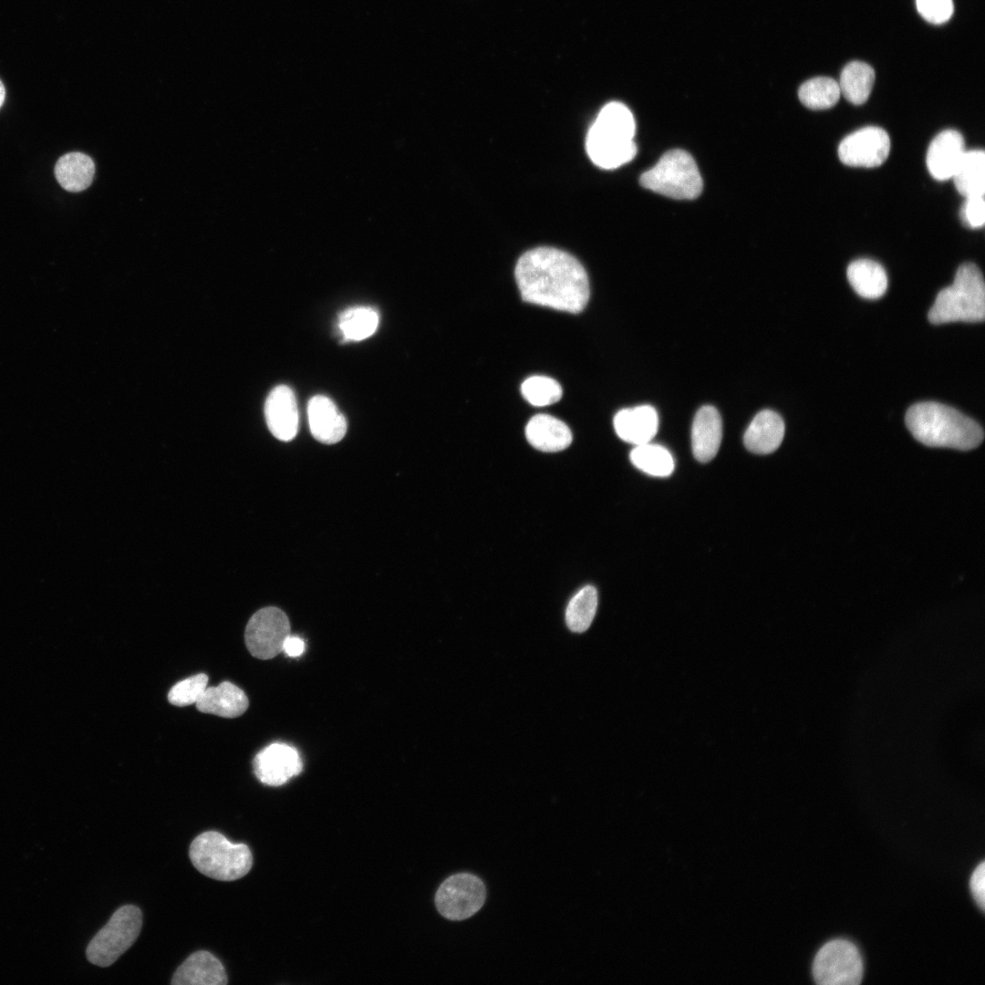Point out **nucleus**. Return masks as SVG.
<instances>
[{
  "mask_svg": "<svg viewBox=\"0 0 985 985\" xmlns=\"http://www.w3.org/2000/svg\"><path fill=\"white\" fill-rule=\"evenodd\" d=\"M486 887L482 880L471 873L450 876L435 894L438 912L450 920H463L478 912L484 904Z\"/></svg>",
  "mask_w": 985,
  "mask_h": 985,
  "instance_id": "nucleus-9",
  "label": "nucleus"
},
{
  "mask_svg": "<svg viewBox=\"0 0 985 985\" xmlns=\"http://www.w3.org/2000/svg\"><path fill=\"white\" fill-rule=\"evenodd\" d=\"M208 677L200 673L176 683L168 693V700L172 705L184 707L196 703L207 688Z\"/></svg>",
  "mask_w": 985,
  "mask_h": 985,
  "instance_id": "nucleus-31",
  "label": "nucleus"
},
{
  "mask_svg": "<svg viewBox=\"0 0 985 985\" xmlns=\"http://www.w3.org/2000/svg\"><path fill=\"white\" fill-rule=\"evenodd\" d=\"M863 970L857 948L844 939L824 944L813 963V977L820 985H857L862 981Z\"/></svg>",
  "mask_w": 985,
  "mask_h": 985,
  "instance_id": "nucleus-8",
  "label": "nucleus"
},
{
  "mask_svg": "<svg viewBox=\"0 0 985 985\" xmlns=\"http://www.w3.org/2000/svg\"><path fill=\"white\" fill-rule=\"evenodd\" d=\"M141 926L142 913L139 907H120L89 941L86 949L88 960L99 967L110 966L135 942Z\"/></svg>",
  "mask_w": 985,
  "mask_h": 985,
  "instance_id": "nucleus-7",
  "label": "nucleus"
},
{
  "mask_svg": "<svg viewBox=\"0 0 985 985\" xmlns=\"http://www.w3.org/2000/svg\"><path fill=\"white\" fill-rule=\"evenodd\" d=\"M970 889L978 906L985 908V863L982 861L973 871L970 878Z\"/></svg>",
  "mask_w": 985,
  "mask_h": 985,
  "instance_id": "nucleus-34",
  "label": "nucleus"
},
{
  "mask_svg": "<svg viewBox=\"0 0 985 985\" xmlns=\"http://www.w3.org/2000/svg\"><path fill=\"white\" fill-rule=\"evenodd\" d=\"M889 151L888 134L876 126L854 131L844 138L838 146L840 161L852 167H878L887 159Z\"/></svg>",
  "mask_w": 985,
  "mask_h": 985,
  "instance_id": "nucleus-11",
  "label": "nucleus"
},
{
  "mask_svg": "<svg viewBox=\"0 0 985 985\" xmlns=\"http://www.w3.org/2000/svg\"><path fill=\"white\" fill-rule=\"evenodd\" d=\"M307 415L312 435L325 444H334L341 441L347 432V420L337 405L323 395L310 399Z\"/></svg>",
  "mask_w": 985,
  "mask_h": 985,
  "instance_id": "nucleus-15",
  "label": "nucleus"
},
{
  "mask_svg": "<svg viewBox=\"0 0 985 985\" xmlns=\"http://www.w3.org/2000/svg\"><path fill=\"white\" fill-rule=\"evenodd\" d=\"M841 92L838 82L831 78H811L799 88L798 97L811 109H827L836 104Z\"/></svg>",
  "mask_w": 985,
  "mask_h": 985,
  "instance_id": "nucleus-28",
  "label": "nucleus"
},
{
  "mask_svg": "<svg viewBox=\"0 0 985 985\" xmlns=\"http://www.w3.org/2000/svg\"><path fill=\"white\" fill-rule=\"evenodd\" d=\"M54 172L63 189L78 192L91 184L95 174V164L85 153L68 152L57 160Z\"/></svg>",
  "mask_w": 985,
  "mask_h": 985,
  "instance_id": "nucleus-22",
  "label": "nucleus"
},
{
  "mask_svg": "<svg viewBox=\"0 0 985 985\" xmlns=\"http://www.w3.org/2000/svg\"><path fill=\"white\" fill-rule=\"evenodd\" d=\"M290 634L286 614L278 607H266L249 619L244 640L252 656L270 659L282 652L284 642Z\"/></svg>",
  "mask_w": 985,
  "mask_h": 985,
  "instance_id": "nucleus-10",
  "label": "nucleus"
},
{
  "mask_svg": "<svg viewBox=\"0 0 985 985\" xmlns=\"http://www.w3.org/2000/svg\"><path fill=\"white\" fill-rule=\"evenodd\" d=\"M847 279L853 289L862 297L877 299L887 288V275L884 267L870 259L853 261L847 267Z\"/></svg>",
  "mask_w": 985,
  "mask_h": 985,
  "instance_id": "nucleus-23",
  "label": "nucleus"
},
{
  "mask_svg": "<svg viewBox=\"0 0 985 985\" xmlns=\"http://www.w3.org/2000/svg\"><path fill=\"white\" fill-rule=\"evenodd\" d=\"M875 82V71L866 63L852 61L843 68L838 82L840 92L855 105L865 103Z\"/></svg>",
  "mask_w": 985,
  "mask_h": 985,
  "instance_id": "nucleus-25",
  "label": "nucleus"
},
{
  "mask_svg": "<svg viewBox=\"0 0 985 985\" xmlns=\"http://www.w3.org/2000/svg\"><path fill=\"white\" fill-rule=\"evenodd\" d=\"M173 985H225L228 982L221 961L206 950L191 954L174 972Z\"/></svg>",
  "mask_w": 985,
  "mask_h": 985,
  "instance_id": "nucleus-16",
  "label": "nucleus"
},
{
  "mask_svg": "<svg viewBox=\"0 0 985 985\" xmlns=\"http://www.w3.org/2000/svg\"><path fill=\"white\" fill-rule=\"evenodd\" d=\"M630 461L641 472L656 477L669 476L674 470L670 452L666 448L650 442L635 446L630 452Z\"/></svg>",
  "mask_w": 985,
  "mask_h": 985,
  "instance_id": "nucleus-27",
  "label": "nucleus"
},
{
  "mask_svg": "<svg viewBox=\"0 0 985 985\" xmlns=\"http://www.w3.org/2000/svg\"><path fill=\"white\" fill-rule=\"evenodd\" d=\"M521 391L524 398L536 407L557 402L563 393L560 384L545 376H532L526 378L521 386Z\"/></svg>",
  "mask_w": 985,
  "mask_h": 985,
  "instance_id": "nucleus-30",
  "label": "nucleus"
},
{
  "mask_svg": "<svg viewBox=\"0 0 985 985\" xmlns=\"http://www.w3.org/2000/svg\"><path fill=\"white\" fill-rule=\"evenodd\" d=\"M962 135L954 130L939 132L930 142L927 152V166L938 181L951 179L965 153Z\"/></svg>",
  "mask_w": 985,
  "mask_h": 985,
  "instance_id": "nucleus-14",
  "label": "nucleus"
},
{
  "mask_svg": "<svg viewBox=\"0 0 985 985\" xmlns=\"http://www.w3.org/2000/svg\"><path fill=\"white\" fill-rule=\"evenodd\" d=\"M264 416L271 433L282 441L297 434L299 414L294 391L285 385L274 388L264 403Z\"/></svg>",
  "mask_w": 985,
  "mask_h": 985,
  "instance_id": "nucleus-13",
  "label": "nucleus"
},
{
  "mask_svg": "<svg viewBox=\"0 0 985 985\" xmlns=\"http://www.w3.org/2000/svg\"><path fill=\"white\" fill-rule=\"evenodd\" d=\"M916 3L920 16L935 25L947 22L953 14L952 0H916Z\"/></svg>",
  "mask_w": 985,
  "mask_h": 985,
  "instance_id": "nucleus-32",
  "label": "nucleus"
},
{
  "mask_svg": "<svg viewBox=\"0 0 985 985\" xmlns=\"http://www.w3.org/2000/svg\"><path fill=\"white\" fill-rule=\"evenodd\" d=\"M639 182L648 190L677 200L695 199L703 187L694 159L679 149L663 154L655 166L640 176Z\"/></svg>",
  "mask_w": 985,
  "mask_h": 985,
  "instance_id": "nucleus-6",
  "label": "nucleus"
},
{
  "mask_svg": "<svg viewBox=\"0 0 985 985\" xmlns=\"http://www.w3.org/2000/svg\"><path fill=\"white\" fill-rule=\"evenodd\" d=\"M305 650V641L303 638L297 636H292L291 634L286 638L283 645V650L285 654L291 658H296L303 654Z\"/></svg>",
  "mask_w": 985,
  "mask_h": 985,
  "instance_id": "nucleus-35",
  "label": "nucleus"
},
{
  "mask_svg": "<svg viewBox=\"0 0 985 985\" xmlns=\"http://www.w3.org/2000/svg\"><path fill=\"white\" fill-rule=\"evenodd\" d=\"M198 710L223 718H237L244 714L249 700L245 693L229 681L207 687L195 703Z\"/></svg>",
  "mask_w": 985,
  "mask_h": 985,
  "instance_id": "nucleus-19",
  "label": "nucleus"
},
{
  "mask_svg": "<svg viewBox=\"0 0 985 985\" xmlns=\"http://www.w3.org/2000/svg\"><path fill=\"white\" fill-rule=\"evenodd\" d=\"M962 223L972 229L980 228L985 223V202L983 196L965 198L960 212Z\"/></svg>",
  "mask_w": 985,
  "mask_h": 985,
  "instance_id": "nucleus-33",
  "label": "nucleus"
},
{
  "mask_svg": "<svg viewBox=\"0 0 985 985\" xmlns=\"http://www.w3.org/2000/svg\"><path fill=\"white\" fill-rule=\"evenodd\" d=\"M253 765L257 779L270 786L285 784L303 769L297 750L282 742L272 743L260 751Z\"/></svg>",
  "mask_w": 985,
  "mask_h": 985,
  "instance_id": "nucleus-12",
  "label": "nucleus"
},
{
  "mask_svg": "<svg viewBox=\"0 0 985 985\" xmlns=\"http://www.w3.org/2000/svg\"><path fill=\"white\" fill-rule=\"evenodd\" d=\"M905 420L914 438L926 446L969 451L983 441V430L975 420L941 403H916Z\"/></svg>",
  "mask_w": 985,
  "mask_h": 985,
  "instance_id": "nucleus-2",
  "label": "nucleus"
},
{
  "mask_svg": "<svg viewBox=\"0 0 985 985\" xmlns=\"http://www.w3.org/2000/svg\"><path fill=\"white\" fill-rule=\"evenodd\" d=\"M931 324L951 322H982L985 317V285L980 268L972 264H961L951 285L938 294L928 311Z\"/></svg>",
  "mask_w": 985,
  "mask_h": 985,
  "instance_id": "nucleus-4",
  "label": "nucleus"
},
{
  "mask_svg": "<svg viewBox=\"0 0 985 985\" xmlns=\"http://www.w3.org/2000/svg\"><path fill=\"white\" fill-rule=\"evenodd\" d=\"M784 436V423L781 416L770 410L760 411L748 426L743 441L748 451L757 454L773 452L781 445Z\"/></svg>",
  "mask_w": 985,
  "mask_h": 985,
  "instance_id": "nucleus-21",
  "label": "nucleus"
},
{
  "mask_svg": "<svg viewBox=\"0 0 985 985\" xmlns=\"http://www.w3.org/2000/svg\"><path fill=\"white\" fill-rule=\"evenodd\" d=\"M528 442L544 452H556L566 449L572 442V432L562 420L547 414H537L530 419L525 427Z\"/></svg>",
  "mask_w": 985,
  "mask_h": 985,
  "instance_id": "nucleus-20",
  "label": "nucleus"
},
{
  "mask_svg": "<svg viewBox=\"0 0 985 985\" xmlns=\"http://www.w3.org/2000/svg\"><path fill=\"white\" fill-rule=\"evenodd\" d=\"M658 427L656 410L641 405L619 410L614 417V428L617 436L635 446L650 442Z\"/></svg>",
  "mask_w": 985,
  "mask_h": 985,
  "instance_id": "nucleus-17",
  "label": "nucleus"
},
{
  "mask_svg": "<svg viewBox=\"0 0 985 985\" xmlns=\"http://www.w3.org/2000/svg\"><path fill=\"white\" fill-rule=\"evenodd\" d=\"M958 192L966 197L983 196L985 192V153L966 150L952 178Z\"/></svg>",
  "mask_w": 985,
  "mask_h": 985,
  "instance_id": "nucleus-24",
  "label": "nucleus"
},
{
  "mask_svg": "<svg viewBox=\"0 0 985 985\" xmlns=\"http://www.w3.org/2000/svg\"><path fill=\"white\" fill-rule=\"evenodd\" d=\"M722 438V423L719 411L712 406H703L696 413L691 429L693 455L700 462L711 461L717 454Z\"/></svg>",
  "mask_w": 985,
  "mask_h": 985,
  "instance_id": "nucleus-18",
  "label": "nucleus"
},
{
  "mask_svg": "<svg viewBox=\"0 0 985 985\" xmlns=\"http://www.w3.org/2000/svg\"><path fill=\"white\" fill-rule=\"evenodd\" d=\"M5 98V89L3 82L0 80V108L3 105Z\"/></svg>",
  "mask_w": 985,
  "mask_h": 985,
  "instance_id": "nucleus-36",
  "label": "nucleus"
},
{
  "mask_svg": "<svg viewBox=\"0 0 985 985\" xmlns=\"http://www.w3.org/2000/svg\"><path fill=\"white\" fill-rule=\"evenodd\" d=\"M379 322L378 313L370 306H354L338 316V328L346 340L359 341L374 334Z\"/></svg>",
  "mask_w": 985,
  "mask_h": 985,
  "instance_id": "nucleus-26",
  "label": "nucleus"
},
{
  "mask_svg": "<svg viewBox=\"0 0 985 985\" xmlns=\"http://www.w3.org/2000/svg\"><path fill=\"white\" fill-rule=\"evenodd\" d=\"M189 856L199 872L220 881L239 879L253 866V855L246 845L232 843L216 831H207L195 837Z\"/></svg>",
  "mask_w": 985,
  "mask_h": 985,
  "instance_id": "nucleus-5",
  "label": "nucleus"
},
{
  "mask_svg": "<svg viewBox=\"0 0 985 985\" xmlns=\"http://www.w3.org/2000/svg\"><path fill=\"white\" fill-rule=\"evenodd\" d=\"M635 134L636 122L629 109L620 102H609L602 108L587 132V154L602 169L618 168L636 156Z\"/></svg>",
  "mask_w": 985,
  "mask_h": 985,
  "instance_id": "nucleus-3",
  "label": "nucleus"
},
{
  "mask_svg": "<svg viewBox=\"0 0 985 985\" xmlns=\"http://www.w3.org/2000/svg\"><path fill=\"white\" fill-rule=\"evenodd\" d=\"M597 607V592L592 586L581 588L569 601L565 610L568 628L576 633L586 631L591 625Z\"/></svg>",
  "mask_w": 985,
  "mask_h": 985,
  "instance_id": "nucleus-29",
  "label": "nucleus"
},
{
  "mask_svg": "<svg viewBox=\"0 0 985 985\" xmlns=\"http://www.w3.org/2000/svg\"><path fill=\"white\" fill-rule=\"evenodd\" d=\"M514 275L524 301L573 314L581 312L589 296L587 274L579 261L554 247L524 253Z\"/></svg>",
  "mask_w": 985,
  "mask_h": 985,
  "instance_id": "nucleus-1",
  "label": "nucleus"
}]
</instances>
